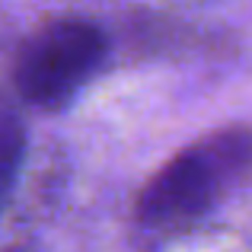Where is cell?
<instances>
[{
  "label": "cell",
  "mask_w": 252,
  "mask_h": 252,
  "mask_svg": "<svg viewBox=\"0 0 252 252\" xmlns=\"http://www.w3.org/2000/svg\"><path fill=\"white\" fill-rule=\"evenodd\" d=\"M252 131L220 128L169 157L134 198L141 227L160 236L201 227L204 217L249 176Z\"/></svg>",
  "instance_id": "obj_1"
},
{
  "label": "cell",
  "mask_w": 252,
  "mask_h": 252,
  "mask_svg": "<svg viewBox=\"0 0 252 252\" xmlns=\"http://www.w3.org/2000/svg\"><path fill=\"white\" fill-rule=\"evenodd\" d=\"M102 29L83 16H58L35 26L13 58V90L42 112L64 109L105 61Z\"/></svg>",
  "instance_id": "obj_2"
},
{
  "label": "cell",
  "mask_w": 252,
  "mask_h": 252,
  "mask_svg": "<svg viewBox=\"0 0 252 252\" xmlns=\"http://www.w3.org/2000/svg\"><path fill=\"white\" fill-rule=\"evenodd\" d=\"M26 160V125L10 105H0V214L10 204Z\"/></svg>",
  "instance_id": "obj_3"
},
{
  "label": "cell",
  "mask_w": 252,
  "mask_h": 252,
  "mask_svg": "<svg viewBox=\"0 0 252 252\" xmlns=\"http://www.w3.org/2000/svg\"><path fill=\"white\" fill-rule=\"evenodd\" d=\"M150 252H252V246L240 233H233V230H227V227L201 223V227L163 236Z\"/></svg>",
  "instance_id": "obj_4"
}]
</instances>
